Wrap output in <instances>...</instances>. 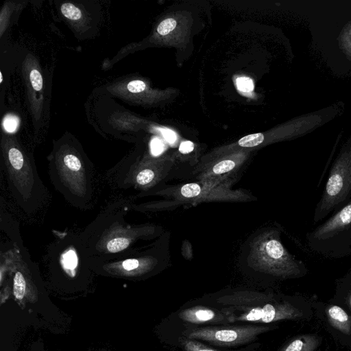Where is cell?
<instances>
[{
    "label": "cell",
    "instance_id": "6da1fadb",
    "mask_svg": "<svg viewBox=\"0 0 351 351\" xmlns=\"http://www.w3.org/2000/svg\"><path fill=\"white\" fill-rule=\"evenodd\" d=\"M216 308L223 311L230 324L250 322L270 324L284 319L306 318L309 306L306 302L279 301L257 294H234L217 299Z\"/></svg>",
    "mask_w": 351,
    "mask_h": 351
},
{
    "label": "cell",
    "instance_id": "7a4b0ae2",
    "mask_svg": "<svg viewBox=\"0 0 351 351\" xmlns=\"http://www.w3.org/2000/svg\"><path fill=\"white\" fill-rule=\"evenodd\" d=\"M309 250L330 258L351 254V199L325 222L306 234Z\"/></svg>",
    "mask_w": 351,
    "mask_h": 351
},
{
    "label": "cell",
    "instance_id": "3957f363",
    "mask_svg": "<svg viewBox=\"0 0 351 351\" xmlns=\"http://www.w3.org/2000/svg\"><path fill=\"white\" fill-rule=\"evenodd\" d=\"M351 199V141L341 149L330 170L313 221L317 223L336 213Z\"/></svg>",
    "mask_w": 351,
    "mask_h": 351
},
{
    "label": "cell",
    "instance_id": "277c9868",
    "mask_svg": "<svg viewBox=\"0 0 351 351\" xmlns=\"http://www.w3.org/2000/svg\"><path fill=\"white\" fill-rule=\"evenodd\" d=\"M9 169L6 170L9 185L18 204L26 212L35 210L44 198L45 186L36 170L27 169L22 152L15 147L8 154Z\"/></svg>",
    "mask_w": 351,
    "mask_h": 351
},
{
    "label": "cell",
    "instance_id": "5b68a950",
    "mask_svg": "<svg viewBox=\"0 0 351 351\" xmlns=\"http://www.w3.org/2000/svg\"><path fill=\"white\" fill-rule=\"evenodd\" d=\"M276 327L247 324L189 328L184 331L183 336L219 347H235L255 341L259 335Z\"/></svg>",
    "mask_w": 351,
    "mask_h": 351
},
{
    "label": "cell",
    "instance_id": "8992f818",
    "mask_svg": "<svg viewBox=\"0 0 351 351\" xmlns=\"http://www.w3.org/2000/svg\"><path fill=\"white\" fill-rule=\"evenodd\" d=\"M63 169L50 170L53 184L71 203L83 206L92 194L90 170H84L81 160L72 154L62 159Z\"/></svg>",
    "mask_w": 351,
    "mask_h": 351
},
{
    "label": "cell",
    "instance_id": "52a82bcc",
    "mask_svg": "<svg viewBox=\"0 0 351 351\" xmlns=\"http://www.w3.org/2000/svg\"><path fill=\"white\" fill-rule=\"evenodd\" d=\"M178 316L181 320L197 325H227L230 324L228 315L221 309L203 305H196L181 310Z\"/></svg>",
    "mask_w": 351,
    "mask_h": 351
},
{
    "label": "cell",
    "instance_id": "ba28073f",
    "mask_svg": "<svg viewBox=\"0 0 351 351\" xmlns=\"http://www.w3.org/2000/svg\"><path fill=\"white\" fill-rule=\"evenodd\" d=\"M328 324L343 335H351V318L348 313L338 305H329L326 308Z\"/></svg>",
    "mask_w": 351,
    "mask_h": 351
},
{
    "label": "cell",
    "instance_id": "9c48e42d",
    "mask_svg": "<svg viewBox=\"0 0 351 351\" xmlns=\"http://www.w3.org/2000/svg\"><path fill=\"white\" fill-rule=\"evenodd\" d=\"M321 343V338L317 335H300L289 342L280 351H315Z\"/></svg>",
    "mask_w": 351,
    "mask_h": 351
},
{
    "label": "cell",
    "instance_id": "30bf717a",
    "mask_svg": "<svg viewBox=\"0 0 351 351\" xmlns=\"http://www.w3.org/2000/svg\"><path fill=\"white\" fill-rule=\"evenodd\" d=\"M335 299L351 306V269L337 280Z\"/></svg>",
    "mask_w": 351,
    "mask_h": 351
},
{
    "label": "cell",
    "instance_id": "8fae6325",
    "mask_svg": "<svg viewBox=\"0 0 351 351\" xmlns=\"http://www.w3.org/2000/svg\"><path fill=\"white\" fill-rule=\"evenodd\" d=\"M180 343L184 351H220L210 348L199 341L188 339L182 336Z\"/></svg>",
    "mask_w": 351,
    "mask_h": 351
},
{
    "label": "cell",
    "instance_id": "7c38bea8",
    "mask_svg": "<svg viewBox=\"0 0 351 351\" xmlns=\"http://www.w3.org/2000/svg\"><path fill=\"white\" fill-rule=\"evenodd\" d=\"M26 290V282L23 274L21 271H16L13 280V293L15 298L21 300Z\"/></svg>",
    "mask_w": 351,
    "mask_h": 351
},
{
    "label": "cell",
    "instance_id": "4fadbf2b",
    "mask_svg": "<svg viewBox=\"0 0 351 351\" xmlns=\"http://www.w3.org/2000/svg\"><path fill=\"white\" fill-rule=\"evenodd\" d=\"M62 14L67 19L76 21L82 17L80 10L70 3H65L60 8Z\"/></svg>",
    "mask_w": 351,
    "mask_h": 351
},
{
    "label": "cell",
    "instance_id": "5bb4252c",
    "mask_svg": "<svg viewBox=\"0 0 351 351\" xmlns=\"http://www.w3.org/2000/svg\"><path fill=\"white\" fill-rule=\"evenodd\" d=\"M263 134L262 133H256L241 138L238 143L241 147H252L258 145L263 141Z\"/></svg>",
    "mask_w": 351,
    "mask_h": 351
},
{
    "label": "cell",
    "instance_id": "9a60e30c",
    "mask_svg": "<svg viewBox=\"0 0 351 351\" xmlns=\"http://www.w3.org/2000/svg\"><path fill=\"white\" fill-rule=\"evenodd\" d=\"M154 178V173L149 169L140 171L136 176L135 180L139 185H146L150 183Z\"/></svg>",
    "mask_w": 351,
    "mask_h": 351
},
{
    "label": "cell",
    "instance_id": "2e32d148",
    "mask_svg": "<svg viewBox=\"0 0 351 351\" xmlns=\"http://www.w3.org/2000/svg\"><path fill=\"white\" fill-rule=\"evenodd\" d=\"M201 192L200 186L196 183H189L184 185L181 189V194L185 197L197 196Z\"/></svg>",
    "mask_w": 351,
    "mask_h": 351
},
{
    "label": "cell",
    "instance_id": "e0dca14e",
    "mask_svg": "<svg viewBox=\"0 0 351 351\" xmlns=\"http://www.w3.org/2000/svg\"><path fill=\"white\" fill-rule=\"evenodd\" d=\"M176 26V21L171 18L162 21L157 27V32L160 35H167Z\"/></svg>",
    "mask_w": 351,
    "mask_h": 351
},
{
    "label": "cell",
    "instance_id": "ac0fdd59",
    "mask_svg": "<svg viewBox=\"0 0 351 351\" xmlns=\"http://www.w3.org/2000/svg\"><path fill=\"white\" fill-rule=\"evenodd\" d=\"M235 166L234 161L230 160H226L216 164L213 169V171L216 174H221L228 172L233 169Z\"/></svg>",
    "mask_w": 351,
    "mask_h": 351
},
{
    "label": "cell",
    "instance_id": "d6986e66",
    "mask_svg": "<svg viewBox=\"0 0 351 351\" xmlns=\"http://www.w3.org/2000/svg\"><path fill=\"white\" fill-rule=\"evenodd\" d=\"M29 79L33 88L39 91L43 88V77L40 73L36 70L33 69L29 74Z\"/></svg>",
    "mask_w": 351,
    "mask_h": 351
},
{
    "label": "cell",
    "instance_id": "ffe728a7",
    "mask_svg": "<svg viewBox=\"0 0 351 351\" xmlns=\"http://www.w3.org/2000/svg\"><path fill=\"white\" fill-rule=\"evenodd\" d=\"M3 125L8 132H14L17 129L19 119L14 115H8L4 118Z\"/></svg>",
    "mask_w": 351,
    "mask_h": 351
},
{
    "label": "cell",
    "instance_id": "44dd1931",
    "mask_svg": "<svg viewBox=\"0 0 351 351\" xmlns=\"http://www.w3.org/2000/svg\"><path fill=\"white\" fill-rule=\"evenodd\" d=\"M238 88L243 92H250L253 90L254 84L252 79L247 77H241L237 80Z\"/></svg>",
    "mask_w": 351,
    "mask_h": 351
},
{
    "label": "cell",
    "instance_id": "7402d4cb",
    "mask_svg": "<svg viewBox=\"0 0 351 351\" xmlns=\"http://www.w3.org/2000/svg\"><path fill=\"white\" fill-rule=\"evenodd\" d=\"M146 88L144 82L141 80H133L128 83L127 86L128 90L133 93H140L143 91Z\"/></svg>",
    "mask_w": 351,
    "mask_h": 351
},
{
    "label": "cell",
    "instance_id": "603a6c76",
    "mask_svg": "<svg viewBox=\"0 0 351 351\" xmlns=\"http://www.w3.org/2000/svg\"><path fill=\"white\" fill-rule=\"evenodd\" d=\"M164 149L162 142L158 138H154L151 142L152 153L154 156L159 155Z\"/></svg>",
    "mask_w": 351,
    "mask_h": 351
},
{
    "label": "cell",
    "instance_id": "cb8c5ba5",
    "mask_svg": "<svg viewBox=\"0 0 351 351\" xmlns=\"http://www.w3.org/2000/svg\"><path fill=\"white\" fill-rule=\"evenodd\" d=\"M194 149V144L191 141H184L182 142L179 147V151L182 154H189Z\"/></svg>",
    "mask_w": 351,
    "mask_h": 351
},
{
    "label": "cell",
    "instance_id": "d4e9b609",
    "mask_svg": "<svg viewBox=\"0 0 351 351\" xmlns=\"http://www.w3.org/2000/svg\"><path fill=\"white\" fill-rule=\"evenodd\" d=\"M160 131L165 138L170 143H174L176 139V135L174 132L169 129H160Z\"/></svg>",
    "mask_w": 351,
    "mask_h": 351
},
{
    "label": "cell",
    "instance_id": "484cf974",
    "mask_svg": "<svg viewBox=\"0 0 351 351\" xmlns=\"http://www.w3.org/2000/svg\"><path fill=\"white\" fill-rule=\"evenodd\" d=\"M346 44L348 48H351V27H349L346 32Z\"/></svg>",
    "mask_w": 351,
    "mask_h": 351
},
{
    "label": "cell",
    "instance_id": "4316f807",
    "mask_svg": "<svg viewBox=\"0 0 351 351\" xmlns=\"http://www.w3.org/2000/svg\"><path fill=\"white\" fill-rule=\"evenodd\" d=\"M3 82V75H2V73L0 72V83H2Z\"/></svg>",
    "mask_w": 351,
    "mask_h": 351
}]
</instances>
